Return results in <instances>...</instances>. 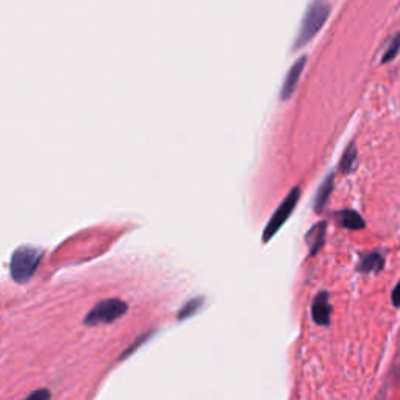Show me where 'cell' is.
I'll return each mask as SVG.
<instances>
[{
    "label": "cell",
    "instance_id": "8fae6325",
    "mask_svg": "<svg viewBox=\"0 0 400 400\" xmlns=\"http://www.w3.org/2000/svg\"><path fill=\"white\" fill-rule=\"evenodd\" d=\"M355 159H356V147H355L353 144H351V145H349V147L346 149L343 158H341L339 171L343 172V174L351 172V171H352V167H353Z\"/></svg>",
    "mask_w": 400,
    "mask_h": 400
},
{
    "label": "cell",
    "instance_id": "9c48e42d",
    "mask_svg": "<svg viewBox=\"0 0 400 400\" xmlns=\"http://www.w3.org/2000/svg\"><path fill=\"white\" fill-rule=\"evenodd\" d=\"M384 265V260L378 255V253H370V255L365 257L358 265L360 272H378Z\"/></svg>",
    "mask_w": 400,
    "mask_h": 400
},
{
    "label": "cell",
    "instance_id": "277c9868",
    "mask_svg": "<svg viewBox=\"0 0 400 400\" xmlns=\"http://www.w3.org/2000/svg\"><path fill=\"white\" fill-rule=\"evenodd\" d=\"M299 198H301V189L294 188L293 191L288 194V198L283 200V203L279 207L277 212L274 213V216L271 217V221H269V224L266 225L265 234H263V241L265 243H267L269 239H271L275 234H277L281 225L288 221V217L291 214H293L297 202H299Z\"/></svg>",
    "mask_w": 400,
    "mask_h": 400
},
{
    "label": "cell",
    "instance_id": "6da1fadb",
    "mask_svg": "<svg viewBox=\"0 0 400 400\" xmlns=\"http://www.w3.org/2000/svg\"><path fill=\"white\" fill-rule=\"evenodd\" d=\"M330 13H332V6L327 0H311L302 19L301 30L297 33V38L294 42L296 50L307 46L308 42L321 32V28L327 23V19L330 18Z\"/></svg>",
    "mask_w": 400,
    "mask_h": 400
},
{
    "label": "cell",
    "instance_id": "8992f818",
    "mask_svg": "<svg viewBox=\"0 0 400 400\" xmlns=\"http://www.w3.org/2000/svg\"><path fill=\"white\" fill-rule=\"evenodd\" d=\"M311 315H313V321H315L317 325H327L330 322L332 308L329 305V294L321 293L316 297L315 302H313Z\"/></svg>",
    "mask_w": 400,
    "mask_h": 400
},
{
    "label": "cell",
    "instance_id": "4fadbf2b",
    "mask_svg": "<svg viewBox=\"0 0 400 400\" xmlns=\"http://www.w3.org/2000/svg\"><path fill=\"white\" fill-rule=\"evenodd\" d=\"M200 303H202V299H194L191 302H188L183 308H181V311L178 313V319L181 321V319H186L188 316H191L194 315L195 311H198L200 308Z\"/></svg>",
    "mask_w": 400,
    "mask_h": 400
},
{
    "label": "cell",
    "instance_id": "5b68a950",
    "mask_svg": "<svg viewBox=\"0 0 400 400\" xmlns=\"http://www.w3.org/2000/svg\"><path fill=\"white\" fill-rule=\"evenodd\" d=\"M305 66H307V56H301L299 60L291 66L285 77V82H283L281 86V94H280L281 100H288L291 96H293L294 91L297 90V85H299V80Z\"/></svg>",
    "mask_w": 400,
    "mask_h": 400
},
{
    "label": "cell",
    "instance_id": "52a82bcc",
    "mask_svg": "<svg viewBox=\"0 0 400 400\" xmlns=\"http://www.w3.org/2000/svg\"><path fill=\"white\" fill-rule=\"evenodd\" d=\"M325 227H327L325 222H319L317 225H315V227L310 230V234L307 236V243L310 246V255L311 257L315 255V253H317V250L324 246Z\"/></svg>",
    "mask_w": 400,
    "mask_h": 400
},
{
    "label": "cell",
    "instance_id": "7c38bea8",
    "mask_svg": "<svg viewBox=\"0 0 400 400\" xmlns=\"http://www.w3.org/2000/svg\"><path fill=\"white\" fill-rule=\"evenodd\" d=\"M399 50H400V33H397L394 38H392V41L389 42V46L387 47V52H384L382 61L383 63L391 61L392 58H396V55L399 54Z\"/></svg>",
    "mask_w": 400,
    "mask_h": 400
},
{
    "label": "cell",
    "instance_id": "5bb4252c",
    "mask_svg": "<svg viewBox=\"0 0 400 400\" xmlns=\"http://www.w3.org/2000/svg\"><path fill=\"white\" fill-rule=\"evenodd\" d=\"M24 400H50V391L49 389H38V391L32 392V394Z\"/></svg>",
    "mask_w": 400,
    "mask_h": 400
},
{
    "label": "cell",
    "instance_id": "30bf717a",
    "mask_svg": "<svg viewBox=\"0 0 400 400\" xmlns=\"http://www.w3.org/2000/svg\"><path fill=\"white\" fill-rule=\"evenodd\" d=\"M332 189H333V176L330 174V176L327 177V180H324V183H322L321 188H319L317 195H316V212L317 213L322 212V208L325 207L327 200H329V198H330Z\"/></svg>",
    "mask_w": 400,
    "mask_h": 400
},
{
    "label": "cell",
    "instance_id": "7a4b0ae2",
    "mask_svg": "<svg viewBox=\"0 0 400 400\" xmlns=\"http://www.w3.org/2000/svg\"><path fill=\"white\" fill-rule=\"evenodd\" d=\"M42 252L32 246H23L14 250L11 258V277L18 283H25L33 277L41 263Z\"/></svg>",
    "mask_w": 400,
    "mask_h": 400
},
{
    "label": "cell",
    "instance_id": "ba28073f",
    "mask_svg": "<svg viewBox=\"0 0 400 400\" xmlns=\"http://www.w3.org/2000/svg\"><path fill=\"white\" fill-rule=\"evenodd\" d=\"M337 222H339L343 227L351 229V230H361L365 227V221L361 219L358 213L347 210V212H341L337 214Z\"/></svg>",
    "mask_w": 400,
    "mask_h": 400
},
{
    "label": "cell",
    "instance_id": "3957f363",
    "mask_svg": "<svg viewBox=\"0 0 400 400\" xmlns=\"http://www.w3.org/2000/svg\"><path fill=\"white\" fill-rule=\"evenodd\" d=\"M128 310L127 303L121 299H107L99 302L85 317V325L111 324L122 317Z\"/></svg>",
    "mask_w": 400,
    "mask_h": 400
},
{
    "label": "cell",
    "instance_id": "9a60e30c",
    "mask_svg": "<svg viewBox=\"0 0 400 400\" xmlns=\"http://www.w3.org/2000/svg\"><path fill=\"white\" fill-rule=\"evenodd\" d=\"M392 303H394L396 307H400V281H399V285L396 286L394 293H392Z\"/></svg>",
    "mask_w": 400,
    "mask_h": 400
}]
</instances>
